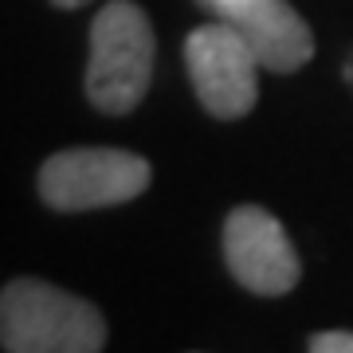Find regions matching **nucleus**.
<instances>
[{
    "instance_id": "3",
    "label": "nucleus",
    "mask_w": 353,
    "mask_h": 353,
    "mask_svg": "<svg viewBox=\"0 0 353 353\" xmlns=\"http://www.w3.org/2000/svg\"><path fill=\"white\" fill-rule=\"evenodd\" d=\"M153 169L145 157L118 145L59 150L39 165V201L51 212H94L138 201L150 189Z\"/></svg>"
},
{
    "instance_id": "6",
    "label": "nucleus",
    "mask_w": 353,
    "mask_h": 353,
    "mask_svg": "<svg viewBox=\"0 0 353 353\" xmlns=\"http://www.w3.org/2000/svg\"><path fill=\"white\" fill-rule=\"evenodd\" d=\"M220 20L236 24V32L252 43L255 59L275 75H290L314 59V32L287 0H248Z\"/></svg>"
},
{
    "instance_id": "10",
    "label": "nucleus",
    "mask_w": 353,
    "mask_h": 353,
    "mask_svg": "<svg viewBox=\"0 0 353 353\" xmlns=\"http://www.w3.org/2000/svg\"><path fill=\"white\" fill-rule=\"evenodd\" d=\"M55 8H83V4H90V0H51Z\"/></svg>"
},
{
    "instance_id": "5",
    "label": "nucleus",
    "mask_w": 353,
    "mask_h": 353,
    "mask_svg": "<svg viewBox=\"0 0 353 353\" xmlns=\"http://www.w3.org/2000/svg\"><path fill=\"white\" fill-rule=\"evenodd\" d=\"M224 263L232 279L252 294L279 299L299 287L303 263L287 228L259 204H240L224 220Z\"/></svg>"
},
{
    "instance_id": "9",
    "label": "nucleus",
    "mask_w": 353,
    "mask_h": 353,
    "mask_svg": "<svg viewBox=\"0 0 353 353\" xmlns=\"http://www.w3.org/2000/svg\"><path fill=\"white\" fill-rule=\"evenodd\" d=\"M341 75H345V87L353 90V48H350V55H345V67H341Z\"/></svg>"
},
{
    "instance_id": "4",
    "label": "nucleus",
    "mask_w": 353,
    "mask_h": 353,
    "mask_svg": "<svg viewBox=\"0 0 353 353\" xmlns=\"http://www.w3.org/2000/svg\"><path fill=\"white\" fill-rule=\"evenodd\" d=\"M259 59L252 43L216 16L185 36V71L196 90V102L220 122L248 118L259 102Z\"/></svg>"
},
{
    "instance_id": "7",
    "label": "nucleus",
    "mask_w": 353,
    "mask_h": 353,
    "mask_svg": "<svg viewBox=\"0 0 353 353\" xmlns=\"http://www.w3.org/2000/svg\"><path fill=\"white\" fill-rule=\"evenodd\" d=\"M310 353H353V334L350 330H322L306 341Z\"/></svg>"
},
{
    "instance_id": "1",
    "label": "nucleus",
    "mask_w": 353,
    "mask_h": 353,
    "mask_svg": "<svg viewBox=\"0 0 353 353\" xmlns=\"http://www.w3.org/2000/svg\"><path fill=\"white\" fill-rule=\"evenodd\" d=\"M0 345L8 353H99L106 318L90 299L24 275L0 294Z\"/></svg>"
},
{
    "instance_id": "2",
    "label": "nucleus",
    "mask_w": 353,
    "mask_h": 353,
    "mask_svg": "<svg viewBox=\"0 0 353 353\" xmlns=\"http://www.w3.org/2000/svg\"><path fill=\"white\" fill-rule=\"evenodd\" d=\"M153 59H157V39L150 16L134 0L102 4L90 24V59L83 79L90 106L110 118L134 114L150 94Z\"/></svg>"
},
{
    "instance_id": "8",
    "label": "nucleus",
    "mask_w": 353,
    "mask_h": 353,
    "mask_svg": "<svg viewBox=\"0 0 353 353\" xmlns=\"http://www.w3.org/2000/svg\"><path fill=\"white\" fill-rule=\"evenodd\" d=\"M208 12H216V16H228L232 8H240V4H248V0H201Z\"/></svg>"
}]
</instances>
